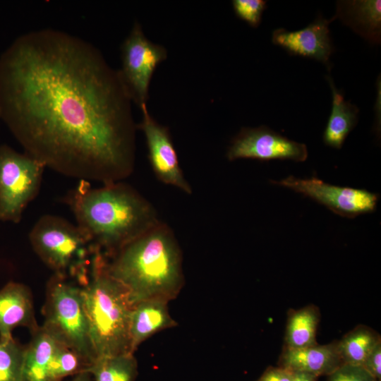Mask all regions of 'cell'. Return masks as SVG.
Wrapping results in <instances>:
<instances>
[{
    "label": "cell",
    "mask_w": 381,
    "mask_h": 381,
    "mask_svg": "<svg viewBox=\"0 0 381 381\" xmlns=\"http://www.w3.org/2000/svg\"><path fill=\"white\" fill-rule=\"evenodd\" d=\"M0 109L25 153L59 174L107 184L133 171L131 100L80 37L50 28L16 37L0 56Z\"/></svg>",
    "instance_id": "cell-1"
},
{
    "label": "cell",
    "mask_w": 381,
    "mask_h": 381,
    "mask_svg": "<svg viewBox=\"0 0 381 381\" xmlns=\"http://www.w3.org/2000/svg\"><path fill=\"white\" fill-rule=\"evenodd\" d=\"M64 201L94 251L107 258L162 221L152 203L122 181L95 188L78 181Z\"/></svg>",
    "instance_id": "cell-2"
},
{
    "label": "cell",
    "mask_w": 381,
    "mask_h": 381,
    "mask_svg": "<svg viewBox=\"0 0 381 381\" xmlns=\"http://www.w3.org/2000/svg\"><path fill=\"white\" fill-rule=\"evenodd\" d=\"M107 268L126 288L133 306L152 299L169 302L184 284L181 248L162 221L107 258Z\"/></svg>",
    "instance_id": "cell-3"
},
{
    "label": "cell",
    "mask_w": 381,
    "mask_h": 381,
    "mask_svg": "<svg viewBox=\"0 0 381 381\" xmlns=\"http://www.w3.org/2000/svg\"><path fill=\"white\" fill-rule=\"evenodd\" d=\"M78 283L96 359L133 353L129 334L133 306L126 288L109 273L101 252H94L86 275Z\"/></svg>",
    "instance_id": "cell-4"
},
{
    "label": "cell",
    "mask_w": 381,
    "mask_h": 381,
    "mask_svg": "<svg viewBox=\"0 0 381 381\" xmlns=\"http://www.w3.org/2000/svg\"><path fill=\"white\" fill-rule=\"evenodd\" d=\"M29 240L35 253L55 275L78 282L87 274L95 251L76 224L45 214L32 226Z\"/></svg>",
    "instance_id": "cell-5"
},
{
    "label": "cell",
    "mask_w": 381,
    "mask_h": 381,
    "mask_svg": "<svg viewBox=\"0 0 381 381\" xmlns=\"http://www.w3.org/2000/svg\"><path fill=\"white\" fill-rule=\"evenodd\" d=\"M42 327L90 366L96 360L81 287L54 274L47 284Z\"/></svg>",
    "instance_id": "cell-6"
},
{
    "label": "cell",
    "mask_w": 381,
    "mask_h": 381,
    "mask_svg": "<svg viewBox=\"0 0 381 381\" xmlns=\"http://www.w3.org/2000/svg\"><path fill=\"white\" fill-rule=\"evenodd\" d=\"M45 166L39 160L0 145V222L17 224L38 195Z\"/></svg>",
    "instance_id": "cell-7"
},
{
    "label": "cell",
    "mask_w": 381,
    "mask_h": 381,
    "mask_svg": "<svg viewBox=\"0 0 381 381\" xmlns=\"http://www.w3.org/2000/svg\"><path fill=\"white\" fill-rule=\"evenodd\" d=\"M167 58L166 48L149 40L135 22L121 46V68L117 72L131 102L140 108L147 104L154 72Z\"/></svg>",
    "instance_id": "cell-8"
},
{
    "label": "cell",
    "mask_w": 381,
    "mask_h": 381,
    "mask_svg": "<svg viewBox=\"0 0 381 381\" xmlns=\"http://www.w3.org/2000/svg\"><path fill=\"white\" fill-rule=\"evenodd\" d=\"M31 334L25 346L23 381H61L87 370L89 365L82 357L42 325Z\"/></svg>",
    "instance_id": "cell-9"
},
{
    "label": "cell",
    "mask_w": 381,
    "mask_h": 381,
    "mask_svg": "<svg viewBox=\"0 0 381 381\" xmlns=\"http://www.w3.org/2000/svg\"><path fill=\"white\" fill-rule=\"evenodd\" d=\"M270 183L290 188L324 205L332 212L347 218L372 213L378 195L366 189L332 185L315 176L298 179L294 176Z\"/></svg>",
    "instance_id": "cell-10"
},
{
    "label": "cell",
    "mask_w": 381,
    "mask_h": 381,
    "mask_svg": "<svg viewBox=\"0 0 381 381\" xmlns=\"http://www.w3.org/2000/svg\"><path fill=\"white\" fill-rule=\"evenodd\" d=\"M226 157L229 161L254 159L260 161L289 159L304 162L307 147L291 140L265 126L242 128L231 140Z\"/></svg>",
    "instance_id": "cell-11"
},
{
    "label": "cell",
    "mask_w": 381,
    "mask_h": 381,
    "mask_svg": "<svg viewBox=\"0 0 381 381\" xmlns=\"http://www.w3.org/2000/svg\"><path fill=\"white\" fill-rule=\"evenodd\" d=\"M142 121L136 125L145 135L147 157L151 168L162 183L174 186L187 194L192 187L186 179L179 165L169 128L159 124L150 114L147 105L140 107Z\"/></svg>",
    "instance_id": "cell-12"
},
{
    "label": "cell",
    "mask_w": 381,
    "mask_h": 381,
    "mask_svg": "<svg viewBox=\"0 0 381 381\" xmlns=\"http://www.w3.org/2000/svg\"><path fill=\"white\" fill-rule=\"evenodd\" d=\"M318 17L306 28L289 31L278 28L273 31V44L282 47L289 54L313 59L325 65L333 52L329 24L333 20Z\"/></svg>",
    "instance_id": "cell-13"
},
{
    "label": "cell",
    "mask_w": 381,
    "mask_h": 381,
    "mask_svg": "<svg viewBox=\"0 0 381 381\" xmlns=\"http://www.w3.org/2000/svg\"><path fill=\"white\" fill-rule=\"evenodd\" d=\"M18 327H28L32 332L39 325L30 289L23 284L11 282L0 290V337H13L12 331Z\"/></svg>",
    "instance_id": "cell-14"
},
{
    "label": "cell",
    "mask_w": 381,
    "mask_h": 381,
    "mask_svg": "<svg viewBox=\"0 0 381 381\" xmlns=\"http://www.w3.org/2000/svg\"><path fill=\"white\" fill-rule=\"evenodd\" d=\"M281 366L293 372L329 375L343 363L338 341L314 345L298 349H285L281 357Z\"/></svg>",
    "instance_id": "cell-15"
},
{
    "label": "cell",
    "mask_w": 381,
    "mask_h": 381,
    "mask_svg": "<svg viewBox=\"0 0 381 381\" xmlns=\"http://www.w3.org/2000/svg\"><path fill=\"white\" fill-rule=\"evenodd\" d=\"M168 303L152 299L133 305L129 329L132 353L153 334L177 325L169 313Z\"/></svg>",
    "instance_id": "cell-16"
},
{
    "label": "cell",
    "mask_w": 381,
    "mask_h": 381,
    "mask_svg": "<svg viewBox=\"0 0 381 381\" xmlns=\"http://www.w3.org/2000/svg\"><path fill=\"white\" fill-rule=\"evenodd\" d=\"M381 1L380 0L339 2L335 18L339 17L356 32L372 43L380 42Z\"/></svg>",
    "instance_id": "cell-17"
},
{
    "label": "cell",
    "mask_w": 381,
    "mask_h": 381,
    "mask_svg": "<svg viewBox=\"0 0 381 381\" xmlns=\"http://www.w3.org/2000/svg\"><path fill=\"white\" fill-rule=\"evenodd\" d=\"M326 79L332 92V105L322 140L329 147L341 149L347 135L358 122L359 110L356 105L344 99L329 75H327Z\"/></svg>",
    "instance_id": "cell-18"
},
{
    "label": "cell",
    "mask_w": 381,
    "mask_h": 381,
    "mask_svg": "<svg viewBox=\"0 0 381 381\" xmlns=\"http://www.w3.org/2000/svg\"><path fill=\"white\" fill-rule=\"evenodd\" d=\"M319 320V311L313 306L294 311L287 322L286 349H298L318 344L316 335Z\"/></svg>",
    "instance_id": "cell-19"
},
{
    "label": "cell",
    "mask_w": 381,
    "mask_h": 381,
    "mask_svg": "<svg viewBox=\"0 0 381 381\" xmlns=\"http://www.w3.org/2000/svg\"><path fill=\"white\" fill-rule=\"evenodd\" d=\"M93 381H135L138 363L134 353L97 358L87 370Z\"/></svg>",
    "instance_id": "cell-20"
},
{
    "label": "cell",
    "mask_w": 381,
    "mask_h": 381,
    "mask_svg": "<svg viewBox=\"0 0 381 381\" xmlns=\"http://www.w3.org/2000/svg\"><path fill=\"white\" fill-rule=\"evenodd\" d=\"M380 341V335L370 328L356 327L338 341L343 363L362 366L367 356Z\"/></svg>",
    "instance_id": "cell-21"
},
{
    "label": "cell",
    "mask_w": 381,
    "mask_h": 381,
    "mask_svg": "<svg viewBox=\"0 0 381 381\" xmlns=\"http://www.w3.org/2000/svg\"><path fill=\"white\" fill-rule=\"evenodd\" d=\"M25 346L0 337V381H23Z\"/></svg>",
    "instance_id": "cell-22"
},
{
    "label": "cell",
    "mask_w": 381,
    "mask_h": 381,
    "mask_svg": "<svg viewBox=\"0 0 381 381\" xmlns=\"http://www.w3.org/2000/svg\"><path fill=\"white\" fill-rule=\"evenodd\" d=\"M231 3L237 18L245 21L250 27L259 26L262 13L266 8V1L233 0Z\"/></svg>",
    "instance_id": "cell-23"
},
{
    "label": "cell",
    "mask_w": 381,
    "mask_h": 381,
    "mask_svg": "<svg viewBox=\"0 0 381 381\" xmlns=\"http://www.w3.org/2000/svg\"><path fill=\"white\" fill-rule=\"evenodd\" d=\"M327 381H376L362 366L342 364L328 375Z\"/></svg>",
    "instance_id": "cell-24"
},
{
    "label": "cell",
    "mask_w": 381,
    "mask_h": 381,
    "mask_svg": "<svg viewBox=\"0 0 381 381\" xmlns=\"http://www.w3.org/2000/svg\"><path fill=\"white\" fill-rule=\"evenodd\" d=\"M362 367L375 380L381 379V341H380L367 356Z\"/></svg>",
    "instance_id": "cell-25"
},
{
    "label": "cell",
    "mask_w": 381,
    "mask_h": 381,
    "mask_svg": "<svg viewBox=\"0 0 381 381\" xmlns=\"http://www.w3.org/2000/svg\"><path fill=\"white\" fill-rule=\"evenodd\" d=\"M294 378V372L281 366L269 368L258 381H293Z\"/></svg>",
    "instance_id": "cell-26"
},
{
    "label": "cell",
    "mask_w": 381,
    "mask_h": 381,
    "mask_svg": "<svg viewBox=\"0 0 381 381\" xmlns=\"http://www.w3.org/2000/svg\"><path fill=\"white\" fill-rule=\"evenodd\" d=\"M318 377L301 372H294V378L293 381H315Z\"/></svg>",
    "instance_id": "cell-27"
},
{
    "label": "cell",
    "mask_w": 381,
    "mask_h": 381,
    "mask_svg": "<svg viewBox=\"0 0 381 381\" xmlns=\"http://www.w3.org/2000/svg\"><path fill=\"white\" fill-rule=\"evenodd\" d=\"M71 381H93V380L89 372L84 371L73 375Z\"/></svg>",
    "instance_id": "cell-28"
},
{
    "label": "cell",
    "mask_w": 381,
    "mask_h": 381,
    "mask_svg": "<svg viewBox=\"0 0 381 381\" xmlns=\"http://www.w3.org/2000/svg\"><path fill=\"white\" fill-rule=\"evenodd\" d=\"M1 109H0V119H1Z\"/></svg>",
    "instance_id": "cell-29"
},
{
    "label": "cell",
    "mask_w": 381,
    "mask_h": 381,
    "mask_svg": "<svg viewBox=\"0 0 381 381\" xmlns=\"http://www.w3.org/2000/svg\"><path fill=\"white\" fill-rule=\"evenodd\" d=\"M376 381H378V380H376Z\"/></svg>",
    "instance_id": "cell-30"
}]
</instances>
